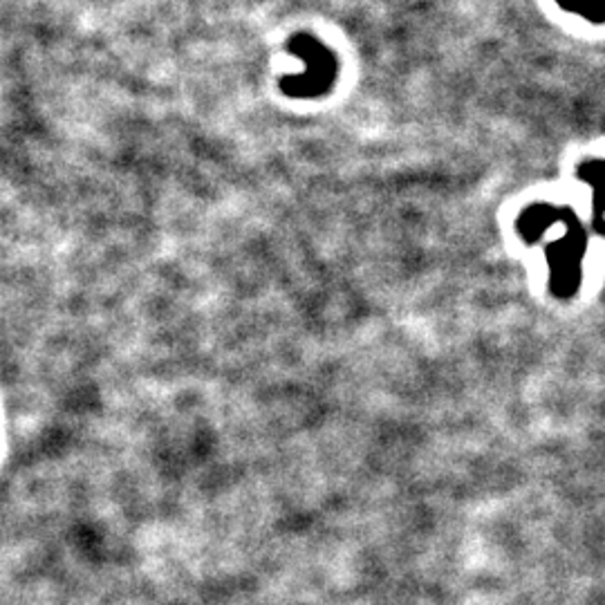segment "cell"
<instances>
[{
  "mask_svg": "<svg viewBox=\"0 0 605 605\" xmlns=\"http://www.w3.org/2000/svg\"><path fill=\"white\" fill-rule=\"evenodd\" d=\"M558 3H561L565 10L583 12V14H587V10H596V6H592L589 0H558Z\"/></svg>",
  "mask_w": 605,
  "mask_h": 605,
  "instance_id": "1",
  "label": "cell"
}]
</instances>
